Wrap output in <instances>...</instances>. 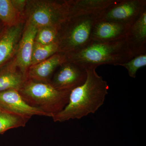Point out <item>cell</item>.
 <instances>
[{"instance_id": "obj_13", "label": "cell", "mask_w": 146, "mask_h": 146, "mask_svg": "<svg viewBox=\"0 0 146 146\" xmlns=\"http://www.w3.org/2000/svg\"><path fill=\"white\" fill-rule=\"evenodd\" d=\"M66 61L65 54L56 53L46 60L29 68L27 73V78L35 81L50 82L54 72Z\"/></svg>"}, {"instance_id": "obj_19", "label": "cell", "mask_w": 146, "mask_h": 146, "mask_svg": "<svg viewBox=\"0 0 146 146\" xmlns=\"http://www.w3.org/2000/svg\"><path fill=\"white\" fill-rule=\"evenodd\" d=\"M58 30L51 27L37 28L35 42L42 45L58 43Z\"/></svg>"}, {"instance_id": "obj_10", "label": "cell", "mask_w": 146, "mask_h": 146, "mask_svg": "<svg viewBox=\"0 0 146 146\" xmlns=\"http://www.w3.org/2000/svg\"><path fill=\"white\" fill-rule=\"evenodd\" d=\"M0 104L13 113L30 119L34 116L50 117L41 110L29 105L19 91L14 89L0 92Z\"/></svg>"}, {"instance_id": "obj_5", "label": "cell", "mask_w": 146, "mask_h": 146, "mask_svg": "<svg viewBox=\"0 0 146 146\" xmlns=\"http://www.w3.org/2000/svg\"><path fill=\"white\" fill-rule=\"evenodd\" d=\"M68 18L67 1L27 0L25 21L37 28L51 27L60 29Z\"/></svg>"}, {"instance_id": "obj_1", "label": "cell", "mask_w": 146, "mask_h": 146, "mask_svg": "<svg viewBox=\"0 0 146 146\" xmlns=\"http://www.w3.org/2000/svg\"><path fill=\"white\" fill-rule=\"evenodd\" d=\"M96 68L86 69L87 78L82 85L70 91L67 104L52 118L54 122H63L80 119L94 114L104 103L109 86L102 77L98 74Z\"/></svg>"}, {"instance_id": "obj_12", "label": "cell", "mask_w": 146, "mask_h": 146, "mask_svg": "<svg viewBox=\"0 0 146 146\" xmlns=\"http://www.w3.org/2000/svg\"><path fill=\"white\" fill-rule=\"evenodd\" d=\"M129 26L114 22L98 20L92 30L91 40L108 42L124 39Z\"/></svg>"}, {"instance_id": "obj_2", "label": "cell", "mask_w": 146, "mask_h": 146, "mask_svg": "<svg viewBox=\"0 0 146 146\" xmlns=\"http://www.w3.org/2000/svg\"><path fill=\"white\" fill-rule=\"evenodd\" d=\"M68 61L85 69L109 64L118 66L133 56L128 48L125 38L115 42H103L91 40L80 49L65 54Z\"/></svg>"}, {"instance_id": "obj_3", "label": "cell", "mask_w": 146, "mask_h": 146, "mask_svg": "<svg viewBox=\"0 0 146 146\" xmlns=\"http://www.w3.org/2000/svg\"><path fill=\"white\" fill-rule=\"evenodd\" d=\"M70 91L58 90L50 82L28 79L19 91L29 105L41 110L52 118L66 106Z\"/></svg>"}, {"instance_id": "obj_8", "label": "cell", "mask_w": 146, "mask_h": 146, "mask_svg": "<svg viewBox=\"0 0 146 146\" xmlns=\"http://www.w3.org/2000/svg\"><path fill=\"white\" fill-rule=\"evenodd\" d=\"M25 21L16 25L4 27L0 32V69L14 58Z\"/></svg>"}, {"instance_id": "obj_6", "label": "cell", "mask_w": 146, "mask_h": 146, "mask_svg": "<svg viewBox=\"0 0 146 146\" xmlns=\"http://www.w3.org/2000/svg\"><path fill=\"white\" fill-rule=\"evenodd\" d=\"M146 8V0H117L99 13L98 20L130 26Z\"/></svg>"}, {"instance_id": "obj_15", "label": "cell", "mask_w": 146, "mask_h": 146, "mask_svg": "<svg viewBox=\"0 0 146 146\" xmlns=\"http://www.w3.org/2000/svg\"><path fill=\"white\" fill-rule=\"evenodd\" d=\"M117 0H69L67 1L68 18L82 15L99 14Z\"/></svg>"}, {"instance_id": "obj_9", "label": "cell", "mask_w": 146, "mask_h": 146, "mask_svg": "<svg viewBox=\"0 0 146 146\" xmlns=\"http://www.w3.org/2000/svg\"><path fill=\"white\" fill-rule=\"evenodd\" d=\"M37 30L35 26L25 21L17 52L13 58L16 66L27 76L31 66L32 54Z\"/></svg>"}, {"instance_id": "obj_17", "label": "cell", "mask_w": 146, "mask_h": 146, "mask_svg": "<svg viewBox=\"0 0 146 146\" xmlns=\"http://www.w3.org/2000/svg\"><path fill=\"white\" fill-rule=\"evenodd\" d=\"M0 21L4 26L11 27L25 20L16 10L11 0H0Z\"/></svg>"}, {"instance_id": "obj_7", "label": "cell", "mask_w": 146, "mask_h": 146, "mask_svg": "<svg viewBox=\"0 0 146 146\" xmlns=\"http://www.w3.org/2000/svg\"><path fill=\"white\" fill-rule=\"evenodd\" d=\"M57 69L50 82L58 90L71 91L86 81V69L76 63L67 61Z\"/></svg>"}, {"instance_id": "obj_22", "label": "cell", "mask_w": 146, "mask_h": 146, "mask_svg": "<svg viewBox=\"0 0 146 146\" xmlns=\"http://www.w3.org/2000/svg\"><path fill=\"white\" fill-rule=\"evenodd\" d=\"M4 27V25H3L2 23L0 21V32L3 29Z\"/></svg>"}, {"instance_id": "obj_21", "label": "cell", "mask_w": 146, "mask_h": 146, "mask_svg": "<svg viewBox=\"0 0 146 146\" xmlns=\"http://www.w3.org/2000/svg\"><path fill=\"white\" fill-rule=\"evenodd\" d=\"M11 1L16 10L25 19V12L27 5V0H11Z\"/></svg>"}, {"instance_id": "obj_4", "label": "cell", "mask_w": 146, "mask_h": 146, "mask_svg": "<svg viewBox=\"0 0 146 146\" xmlns=\"http://www.w3.org/2000/svg\"><path fill=\"white\" fill-rule=\"evenodd\" d=\"M99 14L68 18L58 31V52L64 54L80 49L91 42L93 28Z\"/></svg>"}, {"instance_id": "obj_11", "label": "cell", "mask_w": 146, "mask_h": 146, "mask_svg": "<svg viewBox=\"0 0 146 146\" xmlns=\"http://www.w3.org/2000/svg\"><path fill=\"white\" fill-rule=\"evenodd\" d=\"M125 39L133 57L146 54V8L129 26Z\"/></svg>"}, {"instance_id": "obj_20", "label": "cell", "mask_w": 146, "mask_h": 146, "mask_svg": "<svg viewBox=\"0 0 146 146\" xmlns=\"http://www.w3.org/2000/svg\"><path fill=\"white\" fill-rule=\"evenodd\" d=\"M146 54L138 55L126 63L118 66L124 67L127 70L129 75L132 78H136V73L140 68L146 66Z\"/></svg>"}, {"instance_id": "obj_14", "label": "cell", "mask_w": 146, "mask_h": 146, "mask_svg": "<svg viewBox=\"0 0 146 146\" xmlns=\"http://www.w3.org/2000/svg\"><path fill=\"white\" fill-rule=\"evenodd\" d=\"M27 79L13 58L0 69V92L11 89L19 91Z\"/></svg>"}, {"instance_id": "obj_18", "label": "cell", "mask_w": 146, "mask_h": 146, "mask_svg": "<svg viewBox=\"0 0 146 146\" xmlns=\"http://www.w3.org/2000/svg\"><path fill=\"white\" fill-rule=\"evenodd\" d=\"M58 43L42 45L35 42L32 54L31 67L46 60L58 52Z\"/></svg>"}, {"instance_id": "obj_16", "label": "cell", "mask_w": 146, "mask_h": 146, "mask_svg": "<svg viewBox=\"0 0 146 146\" xmlns=\"http://www.w3.org/2000/svg\"><path fill=\"white\" fill-rule=\"evenodd\" d=\"M29 119L13 113L0 104V134L12 129L24 127Z\"/></svg>"}]
</instances>
